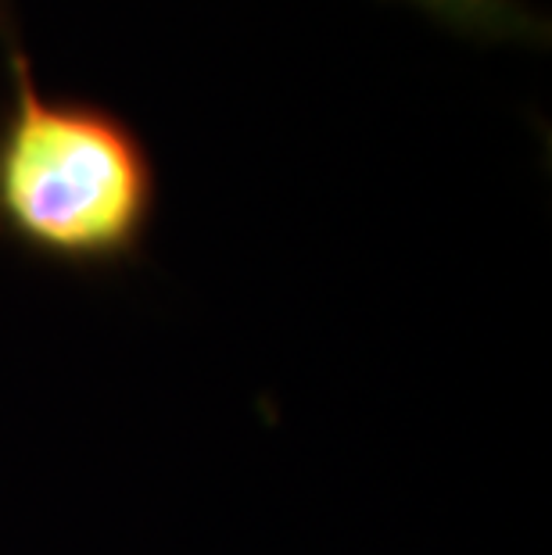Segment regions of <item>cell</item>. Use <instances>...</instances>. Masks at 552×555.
Instances as JSON below:
<instances>
[{"label": "cell", "mask_w": 552, "mask_h": 555, "mask_svg": "<svg viewBox=\"0 0 552 555\" xmlns=\"http://www.w3.org/2000/svg\"><path fill=\"white\" fill-rule=\"evenodd\" d=\"M11 76L15 108L0 133V216L54 255L123 251L151 208L144 151L108 115L43 101L26 54H11Z\"/></svg>", "instance_id": "cell-1"}, {"label": "cell", "mask_w": 552, "mask_h": 555, "mask_svg": "<svg viewBox=\"0 0 552 555\" xmlns=\"http://www.w3.org/2000/svg\"><path fill=\"white\" fill-rule=\"evenodd\" d=\"M416 8L431 11L455 29L477 33V37H527L538 29L535 15L516 0H413Z\"/></svg>", "instance_id": "cell-2"}]
</instances>
